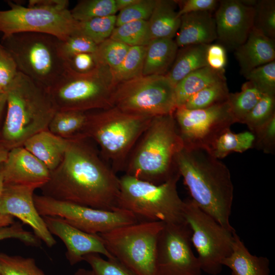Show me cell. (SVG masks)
Masks as SVG:
<instances>
[{
  "label": "cell",
  "instance_id": "6da1fadb",
  "mask_svg": "<svg viewBox=\"0 0 275 275\" xmlns=\"http://www.w3.org/2000/svg\"><path fill=\"white\" fill-rule=\"evenodd\" d=\"M89 141L83 135L69 140L62 161L40 188L42 195L95 209L115 210L119 178Z\"/></svg>",
  "mask_w": 275,
  "mask_h": 275
},
{
  "label": "cell",
  "instance_id": "7a4b0ae2",
  "mask_svg": "<svg viewBox=\"0 0 275 275\" xmlns=\"http://www.w3.org/2000/svg\"><path fill=\"white\" fill-rule=\"evenodd\" d=\"M176 166L190 199L203 211L230 231L234 186L228 168L208 150L183 146Z\"/></svg>",
  "mask_w": 275,
  "mask_h": 275
},
{
  "label": "cell",
  "instance_id": "3957f363",
  "mask_svg": "<svg viewBox=\"0 0 275 275\" xmlns=\"http://www.w3.org/2000/svg\"><path fill=\"white\" fill-rule=\"evenodd\" d=\"M174 114L154 117L131 152L125 174L160 184L179 173L176 156L183 147Z\"/></svg>",
  "mask_w": 275,
  "mask_h": 275
},
{
  "label": "cell",
  "instance_id": "277c9868",
  "mask_svg": "<svg viewBox=\"0 0 275 275\" xmlns=\"http://www.w3.org/2000/svg\"><path fill=\"white\" fill-rule=\"evenodd\" d=\"M6 94L7 114L0 143L10 150L47 129L57 110L47 90L19 72Z\"/></svg>",
  "mask_w": 275,
  "mask_h": 275
},
{
  "label": "cell",
  "instance_id": "5b68a950",
  "mask_svg": "<svg viewBox=\"0 0 275 275\" xmlns=\"http://www.w3.org/2000/svg\"><path fill=\"white\" fill-rule=\"evenodd\" d=\"M152 118L124 112L115 107L88 112L82 135L98 146L100 154L117 173L124 171L128 158Z\"/></svg>",
  "mask_w": 275,
  "mask_h": 275
},
{
  "label": "cell",
  "instance_id": "8992f818",
  "mask_svg": "<svg viewBox=\"0 0 275 275\" xmlns=\"http://www.w3.org/2000/svg\"><path fill=\"white\" fill-rule=\"evenodd\" d=\"M180 177L178 173L164 183L154 184L124 174L119 178L116 207L132 213L139 221L184 223V201L177 186Z\"/></svg>",
  "mask_w": 275,
  "mask_h": 275
},
{
  "label": "cell",
  "instance_id": "52a82bcc",
  "mask_svg": "<svg viewBox=\"0 0 275 275\" xmlns=\"http://www.w3.org/2000/svg\"><path fill=\"white\" fill-rule=\"evenodd\" d=\"M60 40L49 34L21 33L3 37V47L14 59L18 72L47 90L66 70L59 50Z\"/></svg>",
  "mask_w": 275,
  "mask_h": 275
},
{
  "label": "cell",
  "instance_id": "ba28073f",
  "mask_svg": "<svg viewBox=\"0 0 275 275\" xmlns=\"http://www.w3.org/2000/svg\"><path fill=\"white\" fill-rule=\"evenodd\" d=\"M117 85L107 66L97 64L94 69L84 73L67 66L61 79L47 91L57 111L89 112L112 107Z\"/></svg>",
  "mask_w": 275,
  "mask_h": 275
},
{
  "label": "cell",
  "instance_id": "9c48e42d",
  "mask_svg": "<svg viewBox=\"0 0 275 275\" xmlns=\"http://www.w3.org/2000/svg\"><path fill=\"white\" fill-rule=\"evenodd\" d=\"M161 222L140 221L99 234L111 255L136 275H159L156 245Z\"/></svg>",
  "mask_w": 275,
  "mask_h": 275
},
{
  "label": "cell",
  "instance_id": "30bf717a",
  "mask_svg": "<svg viewBox=\"0 0 275 275\" xmlns=\"http://www.w3.org/2000/svg\"><path fill=\"white\" fill-rule=\"evenodd\" d=\"M112 107L149 118L174 114L175 86L166 75H143L117 84Z\"/></svg>",
  "mask_w": 275,
  "mask_h": 275
},
{
  "label": "cell",
  "instance_id": "8fae6325",
  "mask_svg": "<svg viewBox=\"0 0 275 275\" xmlns=\"http://www.w3.org/2000/svg\"><path fill=\"white\" fill-rule=\"evenodd\" d=\"M184 201V218L191 230V244L197 252L201 270L217 275L222 270V261L232 252L235 230L220 225L190 198Z\"/></svg>",
  "mask_w": 275,
  "mask_h": 275
},
{
  "label": "cell",
  "instance_id": "7c38bea8",
  "mask_svg": "<svg viewBox=\"0 0 275 275\" xmlns=\"http://www.w3.org/2000/svg\"><path fill=\"white\" fill-rule=\"evenodd\" d=\"M35 206L41 216H58L88 233L99 234L117 228L138 223L132 213L117 208L113 211L95 209L35 195Z\"/></svg>",
  "mask_w": 275,
  "mask_h": 275
},
{
  "label": "cell",
  "instance_id": "4fadbf2b",
  "mask_svg": "<svg viewBox=\"0 0 275 275\" xmlns=\"http://www.w3.org/2000/svg\"><path fill=\"white\" fill-rule=\"evenodd\" d=\"M10 9L0 10V32L3 37L21 33L52 35L63 41L74 33L76 21L70 10L23 6L8 2Z\"/></svg>",
  "mask_w": 275,
  "mask_h": 275
},
{
  "label": "cell",
  "instance_id": "5bb4252c",
  "mask_svg": "<svg viewBox=\"0 0 275 275\" xmlns=\"http://www.w3.org/2000/svg\"><path fill=\"white\" fill-rule=\"evenodd\" d=\"M174 116L184 146L207 150L221 133L235 123L227 101L201 109L179 107Z\"/></svg>",
  "mask_w": 275,
  "mask_h": 275
},
{
  "label": "cell",
  "instance_id": "9a60e30c",
  "mask_svg": "<svg viewBox=\"0 0 275 275\" xmlns=\"http://www.w3.org/2000/svg\"><path fill=\"white\" fill-rule=\"evenodd\" d=\"M191 234L186 222L164 224L156 245L159 275H201L199 261L191 248Z\"/></svg>",
  "mask_w": 275,
  "mask_h": 275
},
{
  "label": "cell",
  "instance_id": "2e32d148",
  "mask_svg": "<svg viewBox=\"0 0 275 275\" xmlns=\"http://www.w3.org/2000/svg\"><path fill=\"white\" fill-rule=\"evenodd\" d=\"M36 189L33 186L4 184L0 196V212L17 217L30 226L34 234L51 248L57 241L35 206L34 193Z\"/></svg>",
  "mask_w": 275,
  "mask_h": 275
},
{
  "label": "cell",
  "instance_id": "e0dca14e",
  "mask_svg": "<svg viewBox=\"0 0 275 275\" xmlns=\"http://www.w3.org/2000/svg\"><path fill=\"white\" fill-rule=\"evenodd\" d=\"M217 39L226 49L235 51L253 28L254 8L241 0H223L214 15Z\"/></svg>",
  "mask_w": 275,
  "mask_h": 275
},
{
  "label": "cell",
  "instance_id": "ac0fdd59",
  "mask_svg": "<svg viewBox=\"0 0 275 275\" xmlns=\"http://www.w3.org/2000/svg\"><path fill=\"white\" fill-rule=\"evenodd\" d=\"M50 233L59 238L64 243L65 256L71 266L83 261L90 254H98L107 259L114 257L106 249L99 234L84 232L58 216H42Z\"/></svg>",
  "mask_w": 275,
  "mask_h": 275
},
{
  "label": "cell",
  "instance_id": "d6986e66",
  "mask_svg": "<svg viewBox=\"0 0 275 275\" xmlns=\"http://www.w3.org/2000/svg\"><path fill=\"white\" fill-rule=\"evenodd\" d=\"M4 184L40 188L49 180L50 171L23 146L10 149L3 163Z\"/></svg>",
  "mask_w": 275,
  "mask_h": 275
},
{
  "label": "cell",
  "instance_id": "ffe728a7",
  "mask_svg": "<svg viewBox=\"0 0 275 275\" xmlns=\"http://www.w3.org/2000/svg\"><path fill=\"white\" fill-rule=\"evenodd\" d=\"M175 42L178 47L199 44L209 45L217 39L214 15L210 12H198L181 16Z\"/></svg>",
  "mask_w": 275,
  "mask_h": 275
},
{
  "label": "cell",
  "instance_id": "44dd1931",
  "mask_svg": "<svg viewBox=\"0 0 275 275\" xmlns=\"http://www.w3.org/2000/svg\"><path fill=\"white\" fill-rule=\"evenodd\" d=\"M235 56L242 75L275 61L274 39L253 28L247 39L235 51Z\"/></svg>",
  "mask_w": 275,
  "mask_h": 275
},
{
  "label": "cell",
  "instance_id": "7402d4cb",
  "mask_svg": "<svg viewBox=\"0 0 275 275\" xmlns=\"http://www.w3.org/2000/svg\"><path fill=\"white\" fill-rule=\"evenodd\" d=\"M69 143V140L58 136L46 129L30 138L23 146L51 172L62 161Z\"/></svg>",
  "mask_w": 275,
  "mask_h": 275
},
{
  "label": "cell",
  "instance_id": "603a6c76",
  "mask_svg": "<svg viewBox=\"0 0 275 275\" xmlns=\"http://www.w3.org/2000/svg\"><path fill=\"white\" fill-rule=\"evenodd\" d=\"M233 236L232 252L222 261V265L230 269L231 275L270 274L269 259L251 254L236 231Z\"/></svg>",
  "mask_w": 275,
  "mask_h": 275
},
{
  "label": "cell",
  "instance_id": "cb8c5ba5",
  "mask_svg": "<svg viewBox=\"0 0 275 275\" xmlns=\"http://www.w3.org/2000/svg\"><path fill=\"white\" fill-rule=\"evenodd\" d=\"M178 47L173 39H157L146 46L142 75H166L176 57Z\"/></svg>",
  "mask_w": 275,
  "mask_h": 275
},
{
  "label": "cell",
  "instance_id": "d4e9b609",
  "mask_svg": "<svg viewBox=\"0 0 275 275\" xmlns=\"http://www.w3.org/2000/svg\"><path fill=\"white\" fill-rule=\"evenodd\" d=\"M175 1L156 0L148 20L151 40L173 39L179 30L181 17L176 11Z\"/></svg>",
  "mask_w": 275,
  "mask_h": 275
},
{
  "label": "cell",
  "instance_id": "484cf974",
  "mask_svg": "<svg viewBox=\"0 0 275 275\" xmlns=\"http://www.w3.org/2000/svg\"><path fill=\"white\" fill-rule=\"evenodd\" d=\"M225 79L224 72L208 66L189 73L175 86L177 108L183 106L191 96L207 86Z\"/></svg>",
  "mask_w": 275,
  "mask_h": 275
},
{
  "label": "cell",
  "instance_id": "4316f807",
  "mask_svg": "<svg viewBox=\"0 0 275 275\" xmlns=\"http://www.w3.org/2000/svg\"><path fill=\"white\" fill-rule=\"evenodd\" d=\"M208 45H193L181 47L166 76L175 86L187 75L207 66L206 52Z\"/></svg>",
  "mask_w": 275,
  "mask_h": 275
},
{
  "label": "cell",
  "instance_id": "83f0119b",
  "mask_svg": "<svg viewBox=\"0 0 275 275\" xmlns=\"http://www.w3.org/2000/svg\"><path fill=\"white\" fill-rule=\"evenodd\" d=\"M255 139L250 131L234 133L228 128L217 137L208 151L215 158L222 159L232 152L243 153L254 148Z\"/></svg>",
  "mask_w": 275,
  "mask_h": 275
},
{
  "label": "cell",
  "instance_id": "f1b7e54d",
  "mask_svg": "<svg viewBox=\"0 0 275 275\" xmlns=\"http://www.w3.org/2000/svg\"><path fill=\"white\" fill-rule=\"evenodd\" d=\"M88 118V112L57 111L47 129L55 135L66 140L82 135Z\"/></svg>",
  "mask_w": 275,
  "mask_h": 275
},
{
  "label": "cell",
  "instance_id": "f546056e",
  "mask_svg": "<svg viewBox=\"0 0 275 275\" xmlns=\"http://www.w3.org/2000/svg\"><path fill=\"white\" fill-rule=\"evenodd\" d=\"M263 95L249 81L242 85L239 92L230 93L227 101L235 122L243 124L246 116Z\"/></svg>",
  "mask_w": 275,
  "mask_h": 275
},
{
  "label": "cell",
  "instance_id": "4dcf8cb0",
  "mask_svg": "<svg viewBox=\"0 0 275 275\" xmlns=\"http://www.w3.org/2000/svg\"><path fill=\"white\" fill-rule=\"evenodd\" d=\"M109 38L129 46H147L152 40L148 20L131 21L116 26Z\"/></svg>",
  "mask_w": 275,
  "mask_h": 275
},
{
  "label": "cell",
  "instance_id": "1f68e13d",
  "mask_svg": "<svg viewBox=\"0 0 275 275\" xmlns=\"http://www.w3.org/2000/svg\"><path fill=\"white\" fill-rule=\"evenodd\" d=\"M116 22V15L76 21L74 33L85 36L98 45L111 37Z\"/></svg>",
  "mask_w": 275,
  "mask_h": 275
},
{
  "label": "cell",
  "instance_id": "d6a6232c",
  "mask_svg": "<svg viewBox=\"0 0 275 275\" xmlns=\"http://www.w3.org/2000/svg\"><path fill=\"white\" fill-rule=\"evenodd\" d=\"M230 92L226 80L212 84L191 96L182 106L186 108H204L227 101Z\"/></svg>",
  "mask_w": 275,
  "mask_h": 275
},
{
  "label": "cell",
  "instance_id": "836d02e7",
  "mask_svg": "<svg viewBox=\"0 0 275 275\" xmlns=\"http://www.w3.org/2000/svg\"><path fill=\"white\" fill-rule=\"evenodd\" d=\"M146 46H130L121 64L112 70L117 84L142 75Z\"/></svg>",
  "mask_w": 275,
  "mask_h": 275
},
{
  "label": "cell",
  "instance_id": "e575fe53",
  "mask_svg": "<svg viewBox=\"0 0 275 275\" xmlns=\"http://www.w3.org/2000/svg\"><path fill=\"white\" fill-rule=\"evenodd\" d=\"M115 0H82L70 10L73 18L77 21L116 15Z\"/></svg>",
  "mask_w": 275,
  "mask_h": 275
},
{
  "label": "cell",
  "instance_id": "d590c367",
  "mask_svg": "<svg viewBox=\"0 0 275 275\" xmlns=\"http://www.w3.org/2000/svg\"><path fill=\"white\" fill-rule=\"evenodd\" d=\"M1 275H46L31 257L0 253Z\"/></svg>",
  "mask_w": 275,
  "mask_h": 275
},
{
  "label": "cell",
  "instance_id": "8d00e7d4",
  "mask_svg": "<svg viewBox=\"0 0 275 275\" xmlns=\"http://www.w3.org/2000/svg\"><path fill=\"white\" fill-rule=\"evenodd\" d=\"M130 47L109 38L97 45L94 55L97 64L114 70L121 64Z\"/></svg>",
  "mask_w": 275,
  "mask_h": 275
},
{
  "label": "cell",
  "instance_id": "74e56055",
  "mask_svg": "<svg viewBox=\"0 0 275 275\" xmlns=\"http://www.w3.org/2000/svg\"><path fill=\"white\" fill-rule=\"evenodd\" d=\"M253 8V29L274 39L275 1L257 0Z\"/></svg>",
  "mask_w": 275,
  "mask_h": 275
},
{
  "label": "cell",
  "instance_id": "f35d334b",
  "mask_svg": "<svg viewBox=\"0 0 275 275\" xmlns=\"http://www.w3.org/2000/svg\"><path fill=\"white\" fill-rule=\"evenodd\" d=\"M275 116V96L264 94L250 112L243 124L255 132Z\"/></svg>",
  "mask_w": 275,
  "mask_h": 275
},
{
  "label": "cell",
  "instance_id": "ab89813d",
  "mask_svg": "<svg viewBox=\"0 0 275 275\" xmlns=\"http://www.w3.org/2000/svg\"><path fill=\"white\" fill-rule=\"evenodd\" d=\"M83 261L90 265L94 275H136L115 258L105 259L98 254H90Z\"/></svg>",
  "mask_w": 275,
  "mask_h": 275
},
{
  "label": "cell",
  "instance_id": "60d3db41",
  "mask_svg": "<svg viewBox=\"0 0 275 275\" xmlns=\"http://www.w3.org/2000/svg\"><path fill=\"white\" fill-rule=\"evenodd\" d=\"M244 76L263 94L275 96V61L253 69Z\"/></svg>",
  "mask_w": 275,
  "mask_h": 275
},
{
  "label": "cell",
  "instance_id": "b9f144b4",
  "mask_svg": "<svg viewBox=\"0 0 275 275\" xmlns=\"http://www.w3.org/2000/svg\"><path fill=\"white\" fill-rule=\"evenodd\" d=\"M156 0H138L119 11L116 15V26L138 20H148L154 9Z\"/></svg>",
  "mask_w": 275,
  "mask_h": 275
},
{
  "label": "cell",
  "instance_id": "7bdbcfd3",
  "mask_svg": "<svg viewBox=\"0 0 275 275\" xmlns=\"http://www.w3.org/2000/svg\"><path fill=\"white\" fill-rule=\"evenodd\" d=\"M97 45L82 35L73 33L66 40H60L59 50L65 61L77 54L81 53H94Z\"/></svg>",
  "mask_w": 275,
  "mask_h": 275
},
{
  "label": "cell",
  "instance_id": "ee69618b",
  "mask_svg": "<svg viewBox=\"0 0 275 275\" xmlns=\"http://www.w3.org/2000/svg\"><path fill=\"white\" fill-rule=\"evenodd\" d=\"M14 238L21 241L26 245L39 247L41 240L30 231L26 230L23 224L19 222H14L12 224L0 227V241Z\"/></svg>",
  "mask_w": 275,
  "mask_h": 275
},
{
  "label": "cell",
  "instance_id": "f6af8a7d",
  "mask_svg": "<svg viewBox=\"0 0 275 275\" xmlns=\"http://www.w3.org/2000/svg\"><path fill=\"white\" fill-rule=\"evenodd\" d=\"M255 135L254 148L267 154L275 152V116L253 132Z\"/></svg>",
  "mask_w": 275,
  "mask_h": 275
},
{
  "label": "cell",
  "instance_id": "bcb514c9",
  "mask_svg": "<svg viewBox=\"0 0 275 275\" xmlns=\"http://www.w3.org/2000/svg\"><path fill=\"white\" fill-rule=\"evenodd\" d=\"M18 72L12 56L3 47L0 48V86L5 93Z\"/></svg>",
  "mask_w": 275,
  "mask_h": 275
},
{
  "label": "cell",
  "instance_id": "7dc6e473",
  "mask_svg": "<svg viewBox=\"0 0 275 275\" xmlns=\"http://www.w3.org/2000/svg\"><path fill=\"white\" fill-rule=\"evenodd\" d=\"M179 5L178 15H182L193 12L215 11L219 1L217 0H184L176 1Z\"/></svg>",
  "mask_w": 275,
  "mask_h": 275
},
{
  "label": "cell",
  "instance_id": "c3c4849f",
  "mask_svg": "<svg viewBox=\"0 0 275 275\" xmlns=\"http://www.w3.org/2000/svg\"><path fill=\"white\" fill-rule=\"evenodd\" d=\"M226 49L219 43L209 44L206 52L208 66L219 72L225 71L227 64Z\"/></svg>",
  "mask_w": 275,
  "mask_h": 275
},
{
  "label": "cell",
  "instance_id": "681fc988",
  "mask_svg": "<svg viewBox=\"0 0 275 275\" xmlns=\"http://www.w3.org/2000/svg\"><path fill=\"white\" fill-rule=\"evenodd\" d=\"M67 66L78 73H87L94 69L97 66L94 53H81L66 60Z\"/></svg>",
  "mask_w": 275,
  "mask_h": 275
},
{
  "label": "cell",
  "instance_id": "f907efd6",
  "mask_svg": "<svg viewBox=\"0 0 275 275\" xmlns=\"http://www.w3.org/2000/svg\"><path fill=\"white\" fill-rule=\"evenodd\" d=\"M28 6L66 10L68 9L69 1L67 0H30L29 1Z\"/></svg>",
  "mask_w": 275,
  "mask_h": 275
},
{
  "label": "cell",
  "instance_id": "816d5d0a",
  "mask_svg": "<svg viewBox=\"0 0 275 275\" xmlns=\"http://www.w3.org/2000/svg\"><path fill=\"white\" fill-rule=\"evenodd\" d=\"M3 163L0 164V196L4 186V179L3 175ZM14 222L13 217L3 214L0 212V227L8 226L12 224Z\"/></svg>",
  "mask_w": 275,
  "mask_h": 275
},
{
  "label": "cell",
  "instance_id": "f5cc1de1",
  "mask_svg": "<svg viewBox=\"0 0 275 275\" xmlns=\"http://www.w3.org/2000/svg\"><path fill=\"white\" fill-rule=\"evenodd\" d=\"M116 10L117 11L128 7L132 4L135 3L138 0H115Z\"/></svg>",
  "mask_w": 275,
  "mask_h": 275
},
{
  "label": "cell",
  "instance_id": "db71d44e",
  "mask_svg": "<svg viewBox=\"0 0 275 275\" xmlns=\"http://www.w3.org/2000/svg\"><path fill=\"white\" fill-rule=\"evenodd\" d=\"M9 150L0 143V164L6 160Z\"/></svg>",
  "mask_w": 275,
  "mask_h": 275
},
{
  "label": "cell",
  "instance_id": "11a10c76",
  "mask_svg": "<svg viewBox=\"0 0 275 275\" xmlns=\"http://www.w3.org/2000/svg\"><path fill=\"white\" fill-rule=\"evenodd\" d=\"M6 93L0 94V118L6 106Z\"/></svg>",
  "mask_w": 275,
  "mask_h": 275
},
{
  "label": "cell",
  "instance_id": "9f6ffc18",
  "mask_svg": "<svg viewBox=\"0 0 275 275\" xmlns=\"http://www.w3.org/2000/svg\"><path fill=\"white\" fill-rule=\"evenodd\" d=\"M73 275H94L91 270L85 268H79L74 273Z\"/></svg>",
  "mask_w": 275,
  "mask_h": 275
},
{
  "label": "cell",
  "instance_id": "6f0895ef",
  "mask_svg": "<svg viewBox=\"0 0 275 275\" xmlns=\"http://www.w3.org/2000/svg\"><path fill=\"white\" fill-rule=\"evenodd\" d=\"M3 93H5L4 92V91H3V90L0 86V94H3Z\"/></svg>",
  "mask_w": 275,
  "mask_h": 275
},
{
  "label": "cell",
  "instance_id": "680465c9",
  "mask_svg": "<svg viewBox=\"0 0 275 275\" xmlns=\"http://www.w3.org/2000/svg\"><path fill=\"white\" fill-rule=\"evenodd\" d=\"M3 47V46L2 45V44H1V42H0V48H1V47Z\"/></svg>",
  "mask_w": 275,
  "mask_h": 275
},
{
  "label": "cell",
  "instance_id": "91938a15",
  "mask_svg": "<svg viewBox=\"0 0 275 275\" xmlns=\"http://www.w3.org/2000/svg\"><path fill=\"white\" fill-rule=\"evenodd\" d=\"M268 275H270V274H268Z\"/></svg>",
  "mask_w": 275,
  "mask_h": 275
},
{
  "label": "cell",
  "instance_id": "94428289",
  "mask_svg": "<svg viewBox=\"0 0 275 275\" xmlns=\"http://www.w3.org/2000/svg\"><path fill=\"white\" fill-rule=\"evenodd\" d=\"M1 275V274H0Z\"/></svg>",
  "mask_w": 275,
  "mask_h": 275
}]
</instances>
